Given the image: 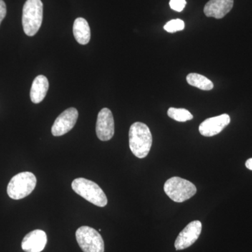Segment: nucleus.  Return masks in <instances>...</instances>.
<instances>
[{"label":"nucleus","instance_id":"obj_10","mask_svg":"<svg viewBox=\"0 0 252 252\" xmlns=\"http://www.w3.org/2000/svg\"><path fill=\"white\" fill-rule=\"evenodd\" d=\"M230 122V116L227 114L209 118L199 126V132L205 137H212L220 133Z\"/></svg>","mask_w":252,"mask_h":252},{"label":"nucleus","instance_id":"obj_13","mask_svg":"<svg viewBox=\"0 0 252 252\" xmlns=\"http://www.w3.org/2000/svg\"><path fill=\"white\" fill-rule=\"evenodd\" d=\"M49 84L47 78L44 75L37 76L33 81L31 90L32 102L34 104L40 103L45 98L49 90Z\"/></svg>","mask_w":252,"mask_h":252},{"label":"nucleus","instance_id":"obj_16","mask_svg":"<svg viewBox=\"0 0 252 252\" xmlns=\"http://www.w3.org/2000/svg\"><path fill=\"white\" fill-rule=\"evenodd\" d=\"M167 115L178 122H186L193 119V115L187 109L170 107L167 111Z\"/></svg>","mask_w":252,"mask_h":252},{"label":"nucleus","instance_id":"obj_18","mask_svg":"<svg viewBox=\"0 0 252 252\" xmlns=\"http://www.w3.org/2000/svg\"><path fill=\"white\" fill-rule=\"evenodd\" d=\"M186 4H187L186 0H170V8L174 11H178V12L183 11Z\"/></svg>","mask_w":252,"mask_h":252},{"label":"nucleus","instance_id":"obj_19","mask_svg":"<svg viewBox=\"0 0 252 252\" xmlns=\"http://www.w3.org/2000/svg\"><path fill=\"white\" fill-rule=\"evenodd\" d=\"M6 6L3 0H0V25L6 16Z\"/></svg>","mask_w":252,"mask_h":252},{"label":"nucleus","instance_id":"obj_2","mask_svg":"<svg viewBox=\"0 0 252 252\" xmlns=\"http://www.w3.org/2000/svg\"><path fill=\"white\" fill-rule=\"evenodd\" d=\"M43 20V3L41 0H27L23 6V31L28 36L35 35Z\"/></svg>","mask_w":252,"mask_h":252},{"label":"nucleus","instance_id":"obj_12","mask_svg":"<svg viewBox=\"0 0 252 252\" xmlns=\"http://www.w3.org/2000/svg\"><path fill=\"white\" fill-rule=\"evenodd\" d=\"M233 3L234 0H210L204 7V13L207 17L220 19L231 11Z\"/></svg>","mask_w":252,"mask_h":252},{"label":"nucleus","instance_id":"obj_3","mask_svg":"<svg viewBox=\"0 0 252 252\" xmlns=\"http://www.w3.org/2000/svg\"><path fill=\"white\" fill-rule=\"evenodd\" d=\"M72 188L75 193L87 201L97 207L107 205V198L102 189L93 181L85 178H77L73 181Z\"/></svg>","mask_w":252,"mask_h":252},{"label":"nucleus","instance_id":"obj_8","mask_svg":"<svg viewBox=\"0 0 252 252\" xmlns=\"http://www.w3.org/2000/svg\"><path fill=\"white\" fill-rule=\"evenodd\" d=\"M202 231L200 220H193L182 230L175 243L176 250H183L191 246L198 240Z\"/></svg>","mask_w":252,"mask_h":252},{"label":"nucleus","instance_id":"obj_17","mask_svg":"<svg viewBox=\"0 0 252 252\" xmlns=\"http://www.w3.org/2000/svg\"><path fill=\"white\" fill-rule=\"evenodd\" d=\"M185 23L182 20L175 19L167 22L164 26V30L167 32L174 33L185 29Z\"/></svg>","mask_w":252,"mask_h":252},{"label":"nucleus","instance_id":"obj_20","mask_svg":"<svg viewBox=\"0 0 252 252\" xmlns=\"http://www.w3.org/2000/svg\"><path fill=\"white\" fill-rule=\"evenodd\" d=\"M245 165H246L247 168H248L249 170H252V158L247 160L246 162H245Z\"/></svg>","mask_w":252,"mask_h":252},{"label":"nucleus","instance_id":"obj_7","mask_svg":"<svg viewBox=\"0 0 252 252\" xmlns=\"http://www.w3.org/2000/svg\"><path fill=\"white\" fill-rule=\"evenodd\" d=\"M79 112L77 109L71 107L66 109L59 116L55 121L54 125L51 128L52 135L59 137L64 135L69 132L77 122Z\"/></svg>","mask_w":252,"mask_h":252},{"label":"nucleus","instance_id":"obj_5","mask_svg":"<svg viewBox=\"0 0 252 252\" xmlns=\"http://www.w3.org/2000/svg\"><path fill=\"white\" fill-rule=\"evenodd\" d=\"M36 185L34 174L23 172L15 175L7 187L8 195L14 200H21L27 197L33 191Z\"/></svg>","mask_w":252,"mask_h":252},{"label":"nucleus","instance_id":"obj_4","mask_svg":"<svg viewBox=\"0 0 252 252\" xmlns=\"http://www.w3.org/2000/svg\"><path fill=\"white\" fill-rule=\"evenodd\" d=\"M164 191L174 202L183 203L196 193L197 189L189 181L174 177L166 181L164 185Z\"/></svg>","mask_w":252,"mask_h":252},{"label":"nucleus","instance_id":"obj_9","mask_svg":"<svg viewBox=\"0 0 252 252\" xmlns=\"http://www.w3.org/2000/svg\"><path fill=\"white\" fill-rule=\"evenodd\" d=\"M96 134L99 140L109 141L114 135V121L112 113L108 108L101 109L97 116Z\"/></svg>","mask_w":252,"mask_h":252},{"label":"nucleus","instance_id":"obj_14","mask_svg":"<svg viewBox=\"0 0 252 252\" xmlns=\"http://www.w3.org/2000/svg\"><path fill=\"white\" fill-rule=\"evenodd\" d=\"M73 34L76 40L81 45H86L90 41L91 29L86 19L78 18L74 21Z\"/></svg>","mask_w":252,"mask_h":252},{"label":"nucleus","instance_id":"obj_1","mask_svg":"<svg viewBox=\"0 0 252 252\" xmlns=\"http://www.w3.org/2000/svg\"><path fill=\"white\" fill-rule=\"evenodd\" d=\"M129 145L136 157H147L152 145V132L148 126L143 123H134L129 130Z\"/></svg>","mask_w":252,"mask_h":252},{"label":"nucleus","instance_id":"obj_11","mask_svg":"<svg viewBox=\"0 0 252 252\" xmlns=\"http://www.w3.org/2000/svg\"><path fill=\"white\" fill-rule=\"evenodd\" d=\"M47 236L42 230H34L30 232L23 238L21 247L26 252H41L45 248Z\"/></svg>","mask_w":252,"mask_h":252},{"label":"nucleus","instance_id":"obj_15","mask_svg":"<svg viewBox=\"0 0 252 252\" xmlns=\"http://www.w3.org/2000/svg\"><path fill=\"white\" fill-rule=\"evenodd\" d=\"M189 85L198 88L203 91H210L213 89L214 84L211 80L197 73H190L187 77Z\"/></svg>","mask_w":252,"mask_h":252},{"label":"nucleus","instance_id":"obj_6","mask_svg":"<svg viewBox=\"0 0 252 252\" xmlns=\"http://www.w3.org/2000/svg\"><path fill=\"white\" fill-rule=\"evenodd\" d=\"M76 238L84 252H104L103 239L98 231L91 227L81 226L76 231Z\"/></svg>","mask_w":252,"mask_h":252}]
</instances>
